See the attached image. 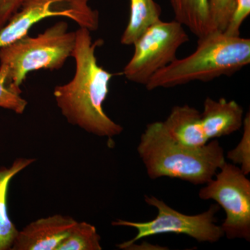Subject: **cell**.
I'll return each instance as SVG.
<instances>
[{
	"label": "cell",
	"mask_w": 250,
	"mask_h": 250,
	"mask_svg": "<svg viewBox=\"0 0 250 250\" xmlns=\"http://www.w3.org/2000/svg\"><path fill=\"white\" fill-rule=\"evenodd\" d=\"M250 14V0H236L234 9L224 34L228 36H241V27Z\"/></svg>",
	"instance_id": "19"
},
{
	"label": "cell",
	"mask_w": 250,
	"mask_h": 250,
	"mask_svg": "<svg viewBox=\"0 0 250 250\" xmlns=\"http://www.w3.org/2000/svg\"><path fill=\"white\" fill-rule=\"evenodd\" d=\"M161 9L154 0H130L127 26L121 37L123 45H133L149 27L161 21Z\"/></svg>",
	"instance_id": "14"
},
{
	"label": "cell",
	"mask_w": 250,
	"mask_h": 250,
	"mask_svg": "<svg viewBox=\"0 0 250 250\" xmlns=\"http://www.w3.org/2000/svg\"><path fill=\"white\" fill-rule=\"evenodd\" d=\"M184 26L176 21H160L133 44L134 52L123 74L130 82L146 85L156 72L177 59V51L188 42Z\"/></svg>",
	"instance_id": "7"
},
{
	"label": "cell",
	"mask_w": 250,
	"mask_h": 250,
	"mask_svg": "<svg viewBox=\"0 0 250 250\" xmlns=\"http://www.w3.org/2000/svg\"><path fill=\"white\" fill-rule=\"evenodd\" d=\"M72 57L76 62L75 76L66 84L54 90L57 106L70 124L90 134L108 139L121 134L123 126L112 121L104 111L113 73L100 66L95 49L103 40L93 42L90 31L80 27Z\"/></svg>",
	"instance_id": "1"
},
{
	"label": "cell",
	"mask_w": 250,
	"mask_h": 250,
	"mask_svg": "<svg viewBox=\"0 0 250 250\" xmlns=\"http://www.w3.org/2000/svg\"><path fill=\"white\" fill-rule=\"evenodd\" d=\"M243 108L236 102L225 98L206 99L201 121L209 141L236 132L243 126Z\"/></svg>",
	"instance_id": "10"
},
{
	"label": "cell",
	"mask_w": 250,
	"mask_h": 250,
	"mask_svg": "<svg viewBox=\"0 0 250 250\" xmlns=\"http://www.w3.org/2000/svg\"><path fill=\"white\" fill-rule=\"evenodd\" d=\"M147 205L157 210L156 218L148 222H130L118 219L113 226L129 227L136 229L137 234L133 239L124 242L118 247L126 246L136 241L163 233H177L191 237L200 243H214L224 236L221 226L216 223L215 214L220 210L218 204L212 205L207 211L197 215H186L174 210L165 202L154 196L145 197Z\"/></svg>",
	"instance_id": "5"
},
{
	"label": "cell",
	"mask_w": 250,
	"mask_h": 250,
	"mask_svg": "<svg viewBox=\"0 0 250 250\" xmlns=\"http://www.w3.org/2000/svg\"><path fill=\"white\" fill-rule=\"evenodd\" d=\"M34 158H18L9 167H0V250H11L18 230L8 213V189L11 179L35 162Z\"/></svg>",
	"instance_id": "12"
},
{
	"label": "cell",
	"mask_w": 250,
	"mask_h": 250,
	"mask_svg": "<svg viewBox=\"0 0 250 250\" xmlns=\"http://www.w3.org/2000/svg\"><path fill=\"white\" fill-rule=\"evenodd\" d=\"M236 0H208L212 32L223 33L234 9Z\"/></svg>",
	"instance_id": "18"
},
{
	"label": "cell",
	"mask_w": 250,
	"mask_h": 250,
	"mask_svg": "<svg viewBox=\"0 0 250 250\" xmlns=\"http://www.w3.org/2000/svg\"><path fill=\"white\" fill-rule=\"evenodd\" d=\"M77 222L61 214L39 219L18 231L11 250H57Z\"/></svg>",
	"instance_id": "9"
},
{
	"label": "cell",
	"mask_w": 250,
	"mask_h": 250,
	"mask_svg": "<svg viewBox=\"0 0 250 250\" xmlns=\"http://www.w3.org/2000/svg\"><path fill=\"white\" fill-rule=\"evenodd\" d=\"M199 192L203 200H213L225 210L221 226L229 239L250 241V181L240 167L225 162Z\"/></svg>",
	"instance_id": "6"
},
{
	"label": "cell",
	"mask_w": 250,
	"mask_h": 250,
	"mask_svg": "<svg viewBox=\"0 0 250 250\" xmlns=\"http://www.w3.org/2000/svg\"><path fill=\"white\" fill-rule=\"evenodd\" d=\"M162 123L171 137L188 147H203L210 141L202 127L201 113L189 105L174 106Z\"/></svg>",
	"instance_id": "11"
},
{
	"label": "cell",
	"mask_w": 250,
	"mask_h": 250,
	"mask_svg": "<svg viewBox=\"0 0 250 250\" xmlns=\"http://www.w3.org/2000/svg\"><path fill=\"white\" fill-rule=\"evenodd\" d=\"M137 151L149 178L170 177L194 185L208 183L226 162L217 140L203 147H188L171 137L162 122L147 125Z\"/></svg>",
	"instance_id": "2"
},
{
	"label": "cell",
	"mask_w": 250,
	"mask_h": 250,
	"mask_svg": "<svg viewBox=\"0 0 250 250\" xmlns=\"http://www.w3.org/2000/svg\"><path fill=\"white\" fill-rule=\"evenodd\" d=\"M88 0H22L20 11L0 29V47L27 35L33 25L45 18L64 16L90 31L99 27V14Z\"/></svg>",
	"instance_id": "8"
},
{
	"label": "cell",
	"mask_w": 250,
	"mask_h": 250,
	"mask_svg": "<svg viewBox=\"0 0 250 250\" xmlns=\"http://www.w3.org/2000/svg\"><path fill=\"white\" fill-rule=\"evenodd\" d=\"M67 29V23L61 21L36 37L27 34L0 47V65L6 69L9 80L21 86L29 72L62 68L76 42V32Z\"/></svg>",
	"instance_id": "4"
},
{
	"label": "cell",
	"mask_w": 250,
	"mask_h": 250,
	"mask_svg": "<svg viewBox=\"0 0 250 250\" xmlns=\"http://www.w3.org/2000/svg\"><path fill=\"white\" fill-rule=\"evenodd\" d=\"M21 86L9 80L6 69L0 65V107L22 114L28 103L21 97Z\"/></svg>",
	"instance_id": "16"
},
{
	"label": "cell",
	"mask_w": 250,
	"mask_h": 250,
	"mask_svg": "<svg viewBox=\"0 0 250 250\" xmlns=\"http://www.w3.org/2000/svg\"><path fill=\"white\" fill-rule=\"evenodd\" d=\"M101 237L96 228L86 222H77L57 250H101Z\"/></svg>",
	"instance_id": "15"
},
{
	"label": "cell",
	"mask_w": 250,
	"mask_h": 250,
	"mask_svg": "<svg viewBox=\"0 0 250 250\" xmlns=\"http://www.w3.org/2000/svg\"><path fill=\"white\" fill-rule=\"evenodd\" d=\"M243 134L241 141L234 149L228 152L227 158L234 165H239L240 169L246 175L250 172V113H247L243 121Z\"/></svg>",
	"instance_id": "17"
},
{
	"label": "cell",
	"mask_w": 250,
	"mask_h": 250,
	"mask_svg": "<svg viewBox=\"0 0 250 250\" xmlns=\"http://www.w3.org/2000/svg\"><path fill=\"white\" fill-rule=\"evenodd\" d=\"M174 21L188 27L197 39L212 32L208 0H170Z\"/></svg>",
	"instance_id": "13"
},
{
	"label": "cell",
	"mask_w": 250,
	"mask_h": 250,
	"mask_svg": "<svg viewBox=\"0 0 250 250\" xmlns=\"http://www.w3.org/2000/svg\"><path fill=\"white\" fill-rule=\"evenodd\" d=\"M250 63V40L224 33H210L198 39L197 48L156 72L146 85L147 90L172 88L200 81L230 76Z\"/></svg>",
	"instance_id": "3"
}]
</instances>
